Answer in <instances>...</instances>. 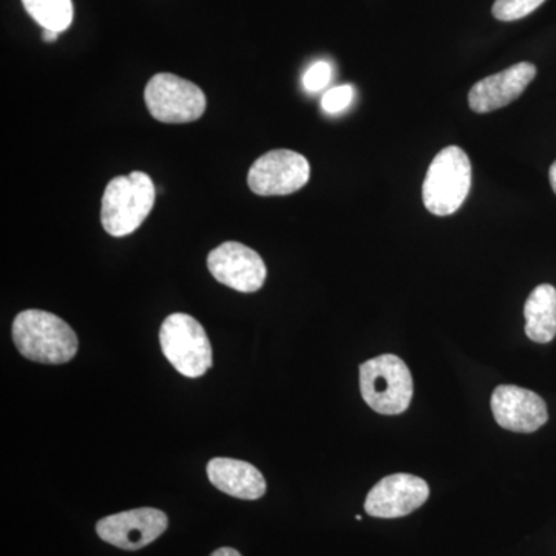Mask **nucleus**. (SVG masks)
Segmentation results:
<instances>
[{
	"mask_svg": "<svg viewBox=\"0 0 556 556\" xmlns=\"http://www.w3.org/2000/svg\"><path fill=\"white\" fill-rule=\"evenodd\" d=\"M13 340L22 356L39 364H67L79 346L67 321L39 309L24 311L14 318Z\"/></svg>",
	"mask_w": 556,
	"mask_h": 556,
	"instance_id": "f257e3e1",
	"label": "nucleus"
},
{
	"mask_svg": "<svg viewBox=\"0 0 556 556\" xmlns=\"http://www.w3.org/2000/svg\"><path fill=\"white\" fill-rule=\"evenodd\" d=\"M155 201V185L144 172L113 178L102 195V228L112 237L130 236L149 217Z\"/></svg>",
	"mask_w": 556,
	"mask_h": 556,
	"instance_id": "f03ea898",
	"label": "nucleus"
},
{
	"mask_svg": "<svg viewBox=\"0 0 556 556\" xmlns=\"http://www.w3.org/2000/svg\"><path fill=\"white\" fill-rule=\"evenodd\" d=\"M471 188V163L457 146H448L434 156L422 186L428 212L438 217L455 214L467 200Z\"/></svg>",
	"mask_w": 556,
	"mask_h": 556,
	"instance_id": "7ed1b4c3",
	"label": "nucleus"
},
{
	"mask_svg": "<svg viewBox=\"0 0 556 556\" xmlns=\"http://www.w3.org/2000/svg\"><path fill=\"white\" fill-rule=\"evenodd\" d=\"M361 391L369 408L379 415H401L412 404V372L402 358L383 354L361 365Z\"/></svg>",
	"mask_w": 556,
	"mask_h": 556,
	"instance_id": "20e7f679",
	"label": "nucleus"
},
{
	"mask_svg": "<svg viewBox=\"0 0 556 556\" xmlns=\"http://www.w3.org/2000/svg\"><path fill=\"white\" fill-rule=\"evenodd\" d=\"M160 343L172 367L186 378H201L212 367V346L199 320L172 314L160 329Z\"/></svg>",
	"mask_w": 556,
	"mask_h": 556,
	"instance_id": "39448f33",
	"label": "nucleus"
},
{
	"mask_svg": "<svg viewBox=\"0 0 556 556\" xmlns=\"http://www.w3.org/2000/svg\"><path fill=\"white\" fill-rule=\"evenodd\" d=\"M144 101L150 115L160 123L186 124L206 112V94L197 84L172 73H159L146 86Z\"/></svg>",
	"mask_w": 556,
	"mask_h": 556,
	"instance_id": "423d86ee",
	"label": "nucleus"
},
{
	"mask_svg": "<svg viewBox=\"0 0 556 556\" xmlns=\"http://www.w3.org/2000/svg\"><path fill=\"white\" fill-rule=\"evenodd\" d=\"M308 160L294 150H270L260 156L248 174V185L260 197L289 195L309 181Z\"/></svg>",
	"mask_w": 556,
	"mask_h": 556,
	"instance_id": "0eeeda50",
	"label": "nucleus"
},
{
	"mask_svg": "<svg viewBox=\"0 0 556 556\" xmlns=\"http://www.w3.org/2000/svg\"><path fill=\"white\" fill-rule=\"evenodd\" d=\"M169 519L159 508H135L123 514L110 515L97 525L102 541L124 551H139L159 540L167 530Z\"/></svg>",
	"mask_w": 556,
	"mask_h": 556,
	"instance_id": "6e6552de",
	"label": "nucleus"
},
{
	"mask_svg": "<svg viewBox=\"0 0 556 556\" xmlns=\"http://www.w3.org/2000/svg\"><path fill=\"white\" fill-rule=\"evenodd\" d=\"M207 268L219 283L247 294L258 291L268 277V269L258 252L236 241L215 248L208 254Z\"/></svg>",
	"mask_w": 556,
	"mask_h": 556,
	"instance_id": "1a4fd4ad",
	"label": "nucleus"
},
{
	"mask_svg": "<svg viewBox=\"0 0 556 556\" xmlns=\"http://www.w3.org/2000/svg\"><path fill=\"white\" fill-rule=\"evenodd\" d=\"M430 486L415 475L396 473L372 486L365 501L369 517L393 519L407 517L427 503Z\"/></svg>",
	"mask_w": 556,
	"mask_h": 556,
	"instance_id": "9d476101",
	"label": "nucleus"
},
{
	"mask_svg": "<svg viewBox=\"0 0 556 556\" xmlns=\"http://www.w3.org/2000/svg\"><path fill=\"white\" fill-rule=\"evenodd\" d=\"M492 412L497 426L515 433H533L548 419L543 397L517 386H500L493 391Z\"/></svg>",
	"mask_w": 556,
	"mask_h": 556,
	"instance_id": "9b49d317",
	"label": "nucleus"
},
{
	"mask_svg": "<svg viewBox=\"0 0 556 556\" xmlns=\"http://www.w3.org/2000/svg\"><path fill=\"white\" fill-rule=\"evenodd\" d=\"M535 76L536 67L530 62H519L503 72L486 76L471 87L468 105L475 113H490L506 108L525 93Z\"/></svg>",
	"mask_w": 556,
	"mask_h": 556,
	"instance_id": "f8f14e48",
	"label": "nucleus"
},
{
	"mask_svg": "<svg viewBox=\"0 0 556 556\" xmlns=\"http://www.w3.org/2000/svg\"><path fill=\"white\" fill-rule=\"evenodd\" d=\"M207 478L219 492L240 500H260L268 489L265 478L257 468L244 460L230 457L212 459L207 464Z\"/></svg>",
	"mask_w": 556,
	"mask_h": 556,
	"instance_id": "ddd939ff",
	"label": "nucleus"
},
{
	"mask_svg": "<svg viewBox=\"0 0 556 556\" xmlns=\"http://www.w3.org/2000/svg\"><path fill=\"white\" fill-rule=\"evenodd\" d=\"M526 334L536 343H548L556 336V289L540 285L533 289L525 306Z\"/></svg>",
	"mask_w": 556,
	"mask_h": 556,
	"instance_id": "4468645a",
	"label": "nucleus"
},
{
	"mask_svg": "<svg viewBox=\"0 0 556 556\" xmlns=\"http://www.w3.org/2000/svg\"><path fill=\"white\" fill-rule=\"evenodd\" d=\"M22 3L43 30L62 33L72 25V0H22Z\"/></svg>",
	"mask_w": 556,
	"mask_h": 556,
	"instance_id": "2eb2a0df",
	"label": "nucleus"
},
{
	"mask_svg": "<svg viewBox=\"0 0 556 556\" xmlns=\"http://www.w3.org/2000/svg\"><path fill=\"white\" fill-rule=\"evenodd\" d=\"M546 0H495L492 13L497 21L514 22L529 16Z\"/></svg>",
	"mask_w": 556,
	"mask_h": 556,
	"instance_id": "dca6fc26",
	"label": "nucleus"
},
{
	"mask_svg": "<svg viewBox=\"0 0 556 556\" xmlns=\"http://www.w3.org/2000/svg\"><path fill=\"white\" fill-rule=\"evenodd\" d=\"M353 100L354 89L350 84L332 87L321 98V109L329 113V115H338V113L350 108Z\"/></svg>",
	"mask_w": 556,
	"mask_h": 556,
	"instance_id": "f3484780",
	"label": "nucleus"
},
{
	"mask_svg": "<svg viewBox=\"0 0 556 556\" xmlns=\"http://www.w3.org/2000/svg\"><path fill=\"white\" fill-rule=\"evenodd\" d=\"M332 79V65L327 61L314 62L305 75H303V89L308 93H317L331 83Z\"/></svg>",
	"mask_w": 556,
	"mask_h": 556,
	"instance_id": "a211bd4d",
	"label": "nucleus"
},
{
	"mask_svg": "<svg viewBox=\"0 0 556 556\" xmlns=\"http://www.w3.org/2000/svg\"><path fill=\"white\" fill-rule=\"evenodd\" d=\"M211 556H241L236 548L223 547L215 551Z\"/></svg>",
	"mask_w": 556,
	"mask_h": 556,
	"instance_id": "6ab92c4d",
	"label": "nucleus"
},
{
	"mask_svg": "<svg viewBox=\"0 0 556 556\" xmlns=\"http://www.w3.org/2000/svg\"><path fill=\"white\" fill-rule=\"evenodd\" d=\"M58 38H60V33L51 30L42 31V39L46 40V42H54V40H58Z\"/></svg>",
	"mask_w": 556,
	"mask_h": 556,
	"instance_id": "aec40b11",
	"label": "nucleus"
},
{
	"mask_svg": "<svg viewBox=\"0 0 556 556\" xmlns=\"http://www.w3.org/2000/svg\"><path fill=\"white\" fill-rule=\"evenodd\" d=\"M548 178H551L552 189H554V192L556 193V161L552 164L551 170H548Z\"/></svg>",
	"mask_w": 556,
	"mask_h": 556,
	"instance_id": "412c9836",
	"label": "nucleus"
}]
</instances>
